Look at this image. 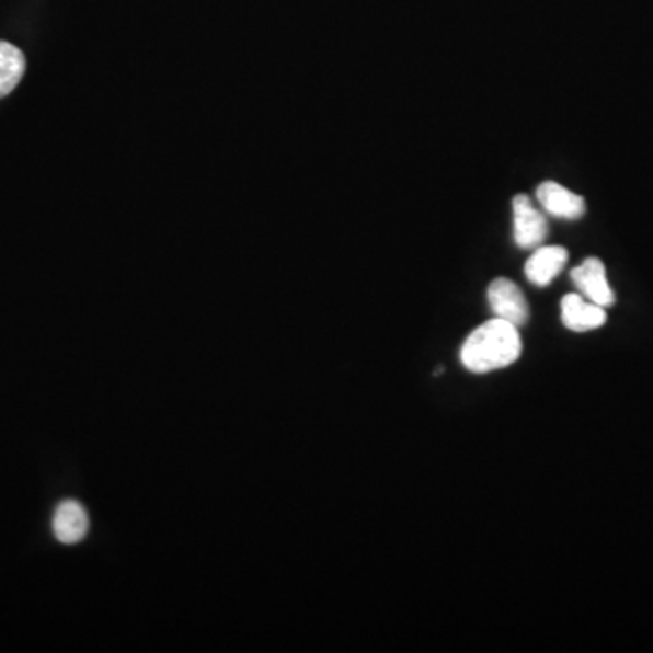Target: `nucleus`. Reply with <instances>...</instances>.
<instances>
[{
	"mask_svg": "<svg viewBox=\"0 0 653 653\" xmlns=\"http://www.w3.org/2000/svg\"><path fill=\"white\" fill-rule=\"evenodd\" d=\"M523 353L519 326L494 318L478 326L461 347V364L474 375L505 369Z\"/></svg>",
	"mask_w": 653,
	"mask_h": 653,
	"instance_id": "f257e3e1",
	"label": "nucleus"
},
{
	"mask_svg": "<svg viewBox=\"0 0 653 653\" xmlns=\"http://www.w3.org/2000/svg\"><path fill=\"white\" fill-rule=\"evenodd\" d=\"M486 296H489L490 309L494 312L495 318L516 326L527 325L530 309H528L527 298L519 289V285L508 278H495L490 284Z\"/></svg>",
	"mask_w": 653,
	"mask_h": 653,
	"instance_id": "f03ea898",
	"label": "nucleus"
},
{
	"mask_svg": "<svg viewBox=\"0 0 653 653\" xmlns=\"http://www.w3.org/2000/svg\"><path fill=\"white\" fill-rule=\"evenodd\" d=\"M514 207V242L517 248L538 249L543 245L548 234V224L543 213L534 206L527 195H517L512 202Z\"/></svg>",
	"mask_w": 653,
	"mask_h": 653,
	"instance_id": "7ed1b4c3",
	"label": "nucleus"
},
{
	"mask_svg": "<svg viewBox=\"0 0 653 653\" xmlns=\"http://www.w3.org/2000/svg\"><path fill=\"white\" fill-rule=\"evenodd\" d=\"M572 282L586 300L594 301L597 306L608 307L616 303V295L606 278L605 264L599 259H586L583 264L572 270Z\"/></svg>",
	"mask_w": 653,
	"mask_h": 653,
	"instance_id": "20e7f679",
	"label": "nucleus"
},
{
	"mask_svg": "<svg viewBox=\"0 0 653 653\" xmlns=\"http://www.w3.org/2000/svg\"><path fill=\"white\" fill-rule=\"evenodd\" d=\"M561 320L570 331L588 332L605 325L606 311L583 295H566L561 300Z\"/></svg>",
	"mask_w": 653,
	"mask_h": 653,
	"instance_id": "39448f33",
	"label": "nucleus"
},
{
	"mask_svg": "<svg viewBox=\"0 0 653 653\" xmlns=\"http://www.w3.org/2000/svg\"><path fill=\"white\" fill-rule=\"evenodd\" d=\"M538 201L552 217L563 220H580L581 217H585V198L555 182H543L539 185Z\"/></svg>",
	"mask_w": 653,
	"mask_h": 653,
	"instance_id": "423d86ee",
	"label": "nucleus"
},
{
	"mask_svg": "<svg viewBox=\"0 0 653 653\" xmlns=\"http://www.w3.org/2000/svg\"><path fill=\"white\" fill-rule=\"evenodd\" d=\"M566 262H569L566 249L561 245H547V248L539 245L527 260L525 274L530 284L547 287L548 284H552V279L558 278Z\"/></svg>",
	"mask_w": 653,
	"mask_h": 653,
	"instance_id": "0eeeda50",
	"label": "nucleus"
},
{
	"mask_svg": "<svg viewBox=\"0 0 653 653\" xmlns=\"http://www.w3.org/2000/svg\"><path fill=\"white\" fill-rule=\"evenodd\" d=\"M90 530V517L79 501H62L54 516L55 538L64 545H75L85 538Z\"/></svg>",
	"mask_w": 653,
	"mask_h": 653,
	"instance_id": "6e6552de",
	"label": "nucleus"
},
{
	"mask_svg": "<svg viewBox=\"0 0 653 653\" xmlns=\"http://www.w3.org/2000/svg\"><path fill=\"white\" fill-rule=\"evenodd\" d=\"M26 71V58L13 44L0 43V99L15 90Z\"/></svg>",
	"mask_w": 653,
	"mask_h": 653,
	"instance_id": "1a4fd4ad",
	"label": "nucleus"
}]
</instances>
